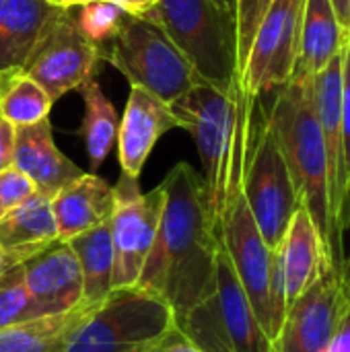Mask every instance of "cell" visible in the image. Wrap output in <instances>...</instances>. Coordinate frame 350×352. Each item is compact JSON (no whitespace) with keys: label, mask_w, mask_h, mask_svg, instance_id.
I'll return each mask as SVG.
<instances>
[{"label":"cell","mask_w":350,"mask_h":352,"mask_svg":"<svg viewBox=\"0 0 350 352\" xmlns=\"http://www.w3.org/2000/svg\"><path fill=\"white\" fill-rule=\"evenodd\" d=\"M161 186V221L136 287L159 295L179 324L215 276L221 239L204 177L190 163H177Z\"/></svg>","instance_id":"cell-1"},{"label":"cell","mask_w":350,"mask_h":352,"mask_svg":"<svg viewBox=\"0 0 350 352\" xmlns=\"http://www.w3.org/2000/svg\"><path fill=\"white\" fill-rule=\"evenodd\" d=\"M256 99L241 87L221 91L208 82H198L169 103L177 128L192 134L202 169L212 212L217 217L227 190L243 182L248 155L254 142L252 116Z\"/></svg>","instance_id":"cell-2"},{"label":"cell","mask_w":350,"mask_h":352,"mask_svg":"<svg viewBox=\"0 0 350 352\" xmlns=\"http://www.w3.org/2000/svg\"><path fill=\"white\" fill-rule=\"evenodd\" d=\"M314 78L293 74L285 87L276 89V99L266 120L285 155L299 204L316 223L328 256L342 268L332 231L328 163L316 113Z\"/></svg>","instance_id":"cell-3"},{"label":"cell","mask_w":350,"mask_h":352,"mask_svg":"<svg viewBox=\"0 0 350 352\" xmlns=\"http://www.w3.org/2000/svg\"><path fill=\"white\" fill-rule=\"evenodd\" d=\"M177 45L196 74L221 89L239 87L235 14L215 0H159L144 14Z\"/></svg>","instance_id":"cell-4"},{"label":"cell","mask_w":350,"mask_h":352,"mask_svg":"<svg viewBox=\"0 0 350 352\" xmlns=\"http://www.w3.org/2000/svg\"><path fill=\"white\" fill-rule=\"evenodd\" d=\"M173 324V309L159 295L140 287L111 289L85 309L64 352H142Z\"/></svg>","instance_id":"cell-5"},{"label":"cell","mask_w":350,"mask_h":352,"mask_svg":"<svg viewBox=\"0 0 350 352\" xmlns=\"http://www.w3.org/2000/svg\"><path fill=\"white\" fill-rule=\"evenodd\" d=\"M177 326L204 352H274L223 245L206 293Z\"/></svg>","instance_id":"cell-6"},{"label":"cell","mask_w":350,"mask_h":352,"mask_svg":"<svg viewBox=\"0 0 350 352\" xmlns=\"http://www.w3.org/2000/svg\"><path fill=\"white\" fill-rule=\"evenodd\" d=\"M103 60L120 70L130 87H140L165 103L204 82L165 31L146 16H128Z\"/></svg>","instance_id":"cell-7"},{"label":"cell","mask_w":350,"mask_h":352,"mask_svg":"<svg viewBox=\"0 0 350 352\" xmlns=\"http://www.w3.org/2000/svg\"><path fill=\"white\" fill-rule=\"evenodd\" d=\"M241 184H235L227 190L223 204L217 212L219 239L225 254L231 260V266L252 303V309L260 326L264 328L266 336L274 342L276 338V328L272 318L274 252L266 245L252 217Z\"/></svg>","instance_id":"cell-8"},{"label":"cell","mask_w":350,"mask_h":352,"mask_svg":"<svg viewBox=\"0 0 350 352\" xmlns=\"http://www.w3.org/2000/svg\"><path fill=\"white\" fill-rule=\"evenodd\" d=\"M241 188L266 245L274 252L301 204L268 120L262 122L258 136L252 142Z\"/></svg>","instance_id":"cell-9"},{"label":"cell","mask_w":350,"mask_h":352,"mask_svg":"<svg viewBox=\"0 0 350 352\" xmlns=\"http://www.w3.org/2000/svg\"><path fill=\"white\" fill-rule=\"evenodd\" d=\"M99 60V47L80 31L70 8H58L21 70L33 78L52 101H56L95 76Z\"/></svg>","instance_id":"cell-10"},{"label":"cell","mask_w":350,"mask_h":352,"mask_svg":"<svg viewBox=\"0 0 350 352\" xmlns=\"http://www.w3.org/2000/svg\"><path fill=\"white\" fill-rule=\"evenodd\" d=\"M303 6L305 0H272L264 12L239 74V87L248 97L258 99L291 80L299 56Z\"/></svg>","instance_id":"cell-11"},{"label":"cell","mask_w":350,"mask_h":352,"mask_svg":"<svg viewBox=\"0 0 350 352\" xmlns=\"http://www.w3.org/2000/svg\"><path fill=\"white\" fill-rule=\"evenodd\" d=\"M116 206L109 219L113 243V276L111 289L136 287L146 256L155 243V235L163 210V186L142 194L138 177L120 175L113 186Z\"/></svg>","instance_id":"cell-12"},{"label":"cell","mask_w":350,"mask_h":352,"mask_svg":"<svg viewBox=\"0 0 350 352\" xmlns=\"http://www.w3.org/2000/svg\"><path fill=\"white\" fill-rule=\"evenodd\" d=\"M349 303L350 287L342 268L326 260L318 278L287 307L272 342L274 352H326Z\"/></svg>","instance_id":"cell-13"},{"label":"cell","mask_w":350,"mask_h":352,"mask_svg":"<svg viewBox=\"0 0 350 352\" xmlns=\"http://www.w3.org/2000/svg\"><path fill=\"white\" fill-rule=\"evenodd\" d=\"M349 43V41H347ZM347 45L332 58V62L314 78L316 91V113L322 132L326 163H328V186H330V217L336 252L344 264V231L350 223V196L342 130H340V103H342V64Z\"/></svg>","instance_id":"cell-14"},{"label":"cell","mask_w":350,"mask_h":352,"mask_svg":"<svg viewBox=\"0 0 350 352\" xmlns=\"http://www.w3.org/2000/svg\"><path fill=\"white\" fill-rule=\"evenodd\" d=\"M29 297V320L60 316L83 303V278L66 241H54L21 264Z\"/></svg>","instance_id":"cell-15"},{"label":"cell","mask_w":350,"mask_h":352,"mask_svg":"<svg viewBox=\"0 0 350 352\" xmlns=\"http://www.w3.org/2000/svg\"><path fill=\"white\" fill-rule=\"evenodd\" d=\"M173 128H177V120L169 103L140 87H130L126 111L118 130V157L122 173L140 177V171L157 140Z\"/></svg>","instance_id":"cell-16"},{"label":"cell","mask_w":350,"mask_h":352,"mask_svg":"<svg viewBox=\"0 0 350 352\" xmlns=\"http://www.w3.org/2000/svg\"><path fill=\"white\" fill-rule=\"evenodd\" d=\"M12 167L23 171L33 182L35 190L50 200L66 184L85 173L56 146L50 118L37 124L17 126Z\"/></svg>","instance_id":"cell-17"},{"label":"cell","mask_w":350,"mask_h":352,"mask_svg":"<svg viewBox=\"0 0 350 352\" xmlns=\"http://www.w3.org/2000/svg\"><path fill=\"white\" fill-rule=\"evenodd\" d=\"M274 256L283 276L287 307L318 278L324 262L332 260L326 252L316 223L303 206L295 210L281 245L274 250Z\"/></svg>","instance_id":"cell-18"},{"label":"cell","mask_w":350,"mask_h":352,"mask_svg":"<svg viewBox=\"0 0 350 352\" xmlns=\"http://www.w3.org/2000/svg\"><path fill=\"white\" fill-rule=\"evenodd\" d=\"M113 186L95 173H83L52 198L58 239L70 241L72 237L107 223L113 214Z\"/></svg>","instance_id":"cell-19"},{"label":"cell","mask_w":350,"mask_h":352,"mask_svg":"<svg viewBox=\"0 0 350 352\" xmlns=\"http://www.w3.org/2000/svg\"><path fill=\"white\" fill-rule=\"evenodd\" d=\"M58 241L52 200L39 192L0 217V250L14 266Z\"/></svg>","instance_id":"cell-20"},{"label":"cell","mask_w":350,"mask_h":352,"mask_svg":"<svg viewBox=\"0 0 350 352\" xmlns=\"http://www.w3.org/2000/svg\"><path fill=\"white\" fill-rule=\"evenodd\" d=\"M56 12L47 0H0V74L23 68Z\"/></svg>","instance_id":"cell-21"},{"label":"cell","mask_w":350,"mask_h":352,"mask_svg":"<svg viewBox=\"0 0 350 352\" xmlns=\"http://www.w3.org/2000/svg\"><path fill=\"white\" fill-rule=\"evenodd\" d=\"M347 35L336 19L330 0H305L301 16L299 56L293 74L316 76L347 45Z\"/></svg>","instance_id":"cell-22"},{"label":"cell","mask_w":350,"mask_h":352,"mask_svg":"<svg viewBox=\"0 0 350 352\" xmlns=\"http://www.w3.org/2000/svg\"><path fill=\"white\" fill-rule=\"evenodd\" d=\"M78 262L83 278V303L99 305L111 291L113 276V243L109 221L66 241Z\"/></svg>","instance_id":"cell-23"},{"label":"cell","mask_w":350,"mask_h":352,"mask_svg":"<svg viewBox=\"0 0 350 352\" xmlns=\"http://www.w3.org/2000/svg\"><path fill=\"white\" fill-rule=\"evenodd\" d=\"M89 305L80 303L72 311L29 320L0 330V352H64L68 336Z\"/></svg>","instance_id":"cell-24"},{"label":"cell","mask_w":350,"mask_h":352,"mask_svg":"<svg viewBox=\"0 0 350 352\" xmlns=\"http://www.w3.org/2000/svg\"><path fill=\"white\" fill-rule=\"evenodd\" d=\"M78 89L85 101V118H83L80 132H83V140L89 153L91 173H95L103 165L107 155L111 153L113 144L118 142L120 120H118L116 107L105 97L95 76L87 78Z\"/></svg>","instance_id":"cell-25"},{"label":"cell","mask_w":350,"mask_h":352,"mask_svg":"<svg viewBox=\"0 0 350 352\" xmlns=\"http://www.w3.org/2000/svg\"><path fill=\"white\" fill-rule=\"evenodd\" d=\"M54 101L23 70L0 74V116L14 126L37 124L47 118Z\"/></svg>","instance_id":"cell-26"},{"label":"cell","mask_w":350,"mask_h":352,"mask_svg":"<svg viewBox=\"0 0 350 352\" xmlns=\"http://www.w3.org/2000/svg\"><path fill=\"white\" fill-rule=\"evenodd\" d=\"M78 8H80L76 14L78 27L87 35V39L99 47L103 60V52L118 37L130 14L109 0H91Z\"/></svg>","instance_id":"cell-27"},{"label":"cell","mask_w":350,"mask_h":352,"mask_svg":"<svg viewBox=\"0 0 350 352\" xmlns=\"http://www.w3.org/2000/svg\"><path fill=\"white\" fill-rule=\"evenodd\" d=\"M29 322V297L21 264L12 266L0 278V330Z\"/></svg>","instance_id":"cell-28"},{"label":"cell","mask_w":350,"mask_h":352,"mask_svg":"<svg viewBox=\"0 0 350 352\" xmlns=\"http://www.w3.org/2000/svg\"><path fill=\"white\" fill-rule=\"evenodd\" d=\"M272 0H235V25H237V72L241 74L245 56L250 52L256 29L268 10Z\"/></svg>","instance_id":"cell-29"},{"label":"cell","mask_w":350,"mask_h":352,"mask_svg":"<svg viewBox=\"0 0 350 352\" xmlns=\"http://www.w3.org/2000/svg\"><path fill=\"white\" fill-rule=\"evenodd\" d=\"M37 190H35L33 182L17 167H8V169L0 171V217L4 212L12 210L14 206L23 204Z\"/></svg>","instance_id":"cell-30"},{"label":"cell","mask_w":350,"mask_h":352,"mask_svg":"<svg viewBox=\"0 0 350 352\" xmlns=\"http://www.w3.org/2000/svg\"><path fill=\"white\" fill-rule=\"evenodd\" d=\"M142 352H204L177 324L155 338Z\"/></svg>","instance_id":"cell-31"},{"label":"cell","mask_w":350,"mask_h":352,"mask_svg":"<svg viewBox=\"0 0 350 352\" xmlns=\"http://www.w3.org/2000/svg\"><path fill=\"white\" fill-rule=\"evenodd\" d=\"M14 140H17V126L0 118V171L12 167Z\"/></svg>","instance_id":"cell-32"},{"label":"cell","mask_w":350,"mask_h":352,"mask_svg":"<svg viewBox=\"0 0 350 352\" xmlns=\"http://www.w3.org/2000/svg\"><path fill=\"white\" fill-rule=\"evenodd\" d=\"M326 352H350V303L342 320L338 322V326L334 330V336H332Z\"/></svg>","instance_id":"cell-33"},{"label":"cell","mask_w":350,"mask_h":352,"mask_svg":"<svg viewBox=\"0 0 350 352\" xmlns=\"http://www.w3.org/2000/svg\"><path fill=\"white\" fill-rule=\"evenodd\" d=\"M109 2L118 4L130 16H144L149 10H153L157 6L159 0H109Z\"/></svg>","instance_id":"cell-34"},{"label":"cell","mask_w":350,"mask_h":352,"mask_svg":"<svg viewBox=\"0 0 350 352\" xmlns=\"http://www.w3.org/2000/svg\"><path fill=\"white\" fill-rule=\"evenodd\" d=\"M342 31L350 35V0H330Z\"/></svg>","instance_id":"cell-35"},{"label":"cell","mask_w":350,"mask_h":352,"mask_svg":"<svg viewBox=\"0 0 350 352\" xmlns=\"http://www.w3.org/2000/svg\"><path fill=\"white\" fill-rule=\"evenodd\" d=\"M47 2L56 8H72V6H83L91 0H47Z\"/></svg>","instance_id":"cell-36"},{"label":"cell","mask_w":350,"mask_h":352,"mask_svg":"<svg viewBox=\"0 0 350 352\" xmlns=\"http://www.w3.org/2000/svg\"><path fill=\"white\" fill-rule=\"evenodd\" d=\"M12 266H14V264L10 262V258L0 250V278H2V276H4V272H6L8 268H12Z\"/></svg>","instance_id":"cell-37"},{"label":"cell","mask_w":350,"mask_h":352,"mask_svg":"<svg viewBox=\"0 0 350 352\" xmlns=\"http://www.w3.org/2000/svg\"><path fill=\"white\" fill-rule=\"evenodd\" d=\"M342 276L347 280V285L350 287V250L344 254V264H342Z\"/></svg>","instance_id":"cell-38"},{"label":"cell","mask_w":350,"mask_h":352,"mask_svg":"<svg viewBox=\"0 0 350 352\" xmlns=\"http://www.w3.org/2000/svg\"><path fill=\"white\" fill-rule=\"evenodd\" d=\"M219 6H223V8H227V10H231L233 14H235V0H215Z\"/></svg>","instance_id":"cell-39"},{"label":"cell","mask_w":350,"mask_h":352,"mask_svg":"<svg viewBox=\"0 0 350 352\" xmlns=\"http://www.w3.org/2000/svg\"><path fill=\"white\" fill-rule=\"evenodd\" d=\"M0 118H2V116H0Z\"/></svg>","instance_id":"cell-40"}]
</instances>
